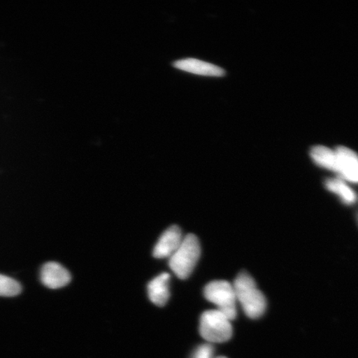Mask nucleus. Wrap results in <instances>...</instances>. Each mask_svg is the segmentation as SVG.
<instances>
[{"label":"nucleus","instance_id":"obj_1","mask_svg":"<svg viewBox=\"0 0 358 358\" xmlns=\"http://www.w3.org/2000/svg\"><path fill=\"white\" fill-rule=\"evenodd\" d=\"M234 287L237 303H240L246 316L250 319L257 320L265 313L267 307L266 299L249 273L241 272L236 276Z\"/></svg>","mask_w":358,"mask_h":358},{"label":"nucleus","instance_id":"obj_2","mask_svg":"<svg viewBox=\"0 0 358 358\" xmlns=\"http://www.w3.org/2000/svg\"><path fill=\"white\" fill-rule=\"evenodd\" d=\"M201 245L198 237L194 234L183 237L182 243L169 258V267L178 278L186 280L199 261Z\"/></svg>","mask_w":358,"mask_h":358},{"label":"nucleus","instance_id":"obj_3","mask_svg":"<svg viewBox=\"0 0 358 358\" xmlns=\"http://www.w3.org/2000/svg\"><path fill=\"white\" fill-rule=\"evenodd\" d=\"M204 296L231 321L237 315V301L234 285L226 280H214L205 286Z\"/></svg>","mask_w":358,"mask_h":358},{"label":"nucleus","instance_id":"obj_4","mask_svg":"<svg viewBox=\"0 0 358 358\" xmlns=\"http://www.w3.org/2000/svg\"><path fill=\"white\" fill-rule=\"evenodd\" d=\"M231 320L217 310L205 311L201 316L199 332L211 343L227 342L232 336Z\"/></svg>","mask_w":358,"mask_h":358},{"label":"nucleus","instance_id":"obj_5","mask_svg":"<svg viewBox=\"0 0 358 358\" xmlns=\"http://www.w3.org/2000/svg\"><path fill=\"white\" fill-rule=\"evenodd\" d=\"M335 151L337 155L335 173L348 183L358 185V155L345 146L336 148Z\"/></svg>","mask_w":358,"mask_h":358},{"label":"nucleus","instance_id":"obj_6","mask_svg":"<svg viewBox=\"0 0 358 358\" xmlns=\"http://www.w3.org/2000/svg\"><path fill=\"white\" fill-rule=\"evenodd\" d=\"M183 237L180 228L171 226L160 236L155 246L153 255L155 258H170L181 245Z\"/></svg>","mask_w":358,"mask_h":358},{"label":"nucleus","instance_id":"obj_7","mask_svg":"<svg viewBox=\"0 0 358 358\" xmlns=\"http://www.w3.org/2000/svg\"><path fill=\"white\" fill-rule=\"evenodd\" d=\"M71 276L66 268L57 262L45 264L41 270L42 283L49 289H59L70 283Z\"/></svg>","mask_w":358,"mask_h":358},{"label":"nucleus","instance_id":"obj_8","mask_svg":"<svg viewBox=\"0 0 358 358\" xmlns=\"http://www.w3.org/2000/svg\"><path fill=\"white\" fill-rule=\"evenodd\" d=\"M176 69L195 75L205 76V77H223L225 71L220 66L208 64L195 58H185L173 62Z\"/></svg>","mask_w":358,"mask_h":358},{"label":"nucleus","instance_id":"obj_9","mask_svg":"<svg viewBox=\"0 0 358 358\" xmlns=\"http://www.w3.org/2000/svg\"><path fill=\"white\" fill-rule=\"evenodd\" d=\"M169 280L170 275L163 273L148 285V294L155 306L162 307L167 303L170 297Z\"/></svg>","mask_w":358,"mask_h":358},{"label":"nucleus","instance_id":"obj_10","mask_svg":"<svg viewBox=\"0 0 358 358\" xmlns=\"http://www.w3.org/2000/svg\"><path fill=\"white\" fill-rule=\"evenodd\" d=\"M326 189L337 195L343 204L351 206L356 203L357 196L348 182L341 178H329L325 181Z\"/></svg>","mask_w":358,"mask_h":358},{"label":"nucleus","instance_id":"obj_11","mask_svg":"<svg viewBox=\"0 0 358 358\" xmlns=\"http://www.w3.org/2000/svg\"><path fill=\"white\" fill-rule=\"evenodd\" d=\"M311 158L320 167L336 172L337 167V155L335 150H331L326 146L317 145L313 147L310 152Z\"/></svg>","mask_w":358,"mask_h":358},{"label":"nucleus","instance_id":"obj_12","mask_svg":"<svg viewBox=\"0 0 358 358\" xmlns=\"http://www.w3.org/2000/svg\"><path fill=\"white\" fill-rule=\"evenodd\" d=\"M19 282L6 275H0V296L13 297L21 293Z\"/></svg>","mask_w":358,"mask_h":358},{"label":"nucleus","instance_id":"obj_13","mask_svg":"<svg viewBox=\"0 0 358 358\" xmlns=\"http://www.w3.org/2000/svg\"><path fill=\"white\" fill-rule=\"evenodd\" d=\"M213 348L211 344H203L196 349L192 358H213Z\"/></svg>","mask_w":358,"mask_h":358},{"label":"nucleus","instance_id":"obj_14","mask_svg":"<svg viewBox=\"0 0 358 358\" xmlns=\"http://www.w3.org/2000/svg\"><path fill=\"white\" fill-rule=\"evenodd\" d=\"M217 358H227L225 357H217Z\"/></svg>","mask_w":358,"mask_h":358}]
</instances>
